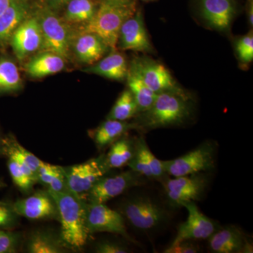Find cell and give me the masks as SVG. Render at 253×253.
Listing matches in <instances>:
<instances>
[{
  "label": "cell",
  "instance_id": "cell-40",
  "mask_svg": "<svg viewBox=\"0 0 253 253\" xmlns=\"http://www.w3.org/2000/svg\"><path fill=\"white\" fill-rule=\"evenodd\" d=\"M11 0H0V15L3 14L9 7Z\"/></svg>",
  "mask_w": 253,
  "mask_h": 253
},
{
  "label": "cell",
  "instance_id": "cell-39",
  "mask_svg": "<svg viewBox=\"0 0 253 253\" xmlns=\"http://www.w3.org/2000/svg\"><path fill=\"white\" fill-rule=\"evenodd\" d=\"M248 20L250 26H253V0H248L247 3Z\"/></svg>",
  "mask_w": 253,
  "mask_h": 253
},
{
  "label": "cell",
  "instance_id": "cell-19",
  "mask_svg": "<svg viewBox=\"0 0 253 253\" xmlns=\"http://www.w3.org/2000/svg\"><path fill=\"white\" fill-rule=\"evenodd\" d=\"M128 69L126 56L115 49L97 62L84 68V71L113 81H122L126 79Z\"/></svg>",
  "mask_w": 253,
  "mask_h": 253
},
{
  "label": "cell",
  "instance_id": "cell-27",
  "mask_svg": "<svg viewBox=\"0 0 253 253\" xmlns=\"http://www.w3.org/2000/svg\"><path fill=\"white\" fill-rule=\"evenodd\" d=\"M99 5L96 0H70L65 6V21L86 24L94 17Z\"/></svg>",
  "mask_w": 253,
  "mask_h": 253
},
{
  "label": "cell",
  "instance_id": "cell-38",
  "mask_svg": "<svg viewBox=\"0 0 253 253\" xmlns=\"http://www.w3.org/2000/svg\"><path fill=\"white\" fill-rule=\"evenodd\" d=\"M69 1L70 0H46V6L53 11H56L65 7Z\"/></svg>",
  "mask_w": 253,
  "mask_h": 253
},
{
  "label": "cell",
  "instance_id": "cell-20",
  "mask_svg": "<svg viewBox=\"0 0 253 253\" xmlns=\"http://www.w3.org/2000/svg\"><path fill=\"white\" fill-rule=\"evenodd\" d=\"M28 16L29 6L26 0H11L9 7L0 15V43L9 41Z\"/></svg>",
  "mask_w": 253,
  "mask_h": 253
},
{
  "label": "cell",
  "instance_id": "cell-43",
  "mask_svg": "<svg viewBox=\"0 0 253 253\" xmlns=\"http://www.w3.org/2000/svg\"><path fill=\"white\" fill-rule=\"evenodd\" d=\"M5 184L0 179V189H2L3 187H4Z\"/></svg>",
  "mask_w": 253,
  "mask_h": 253
},
{
  "label": "cell",
  "instance_id": "cell-2",
  "mask_svg": "<svg viewBox=\"0 0 253 253\" xmlns=\"http://www.w3.org/2000/svg\"><path fill=\"white\" fill-rule=\"evenodd\" d=\"M194 114V101L191 95L168 91L158 94L151 108L139 113L133 122L135 130L144 134L154 129L186 126Z\"/></svg>",
  "mask_w": 253,
  "mask_h": 253
},
{
  "label": "cell",
  "instance_id": "cell-8",
  "mask_svg": "<svg viewBox=\"0 0 253 253\" xmlns=\"http://www.w3.org/2000/svg\"><path fill=\"white\" fill-rule=\"evenodd\" d=\"M150 181L130 169L113 176L106 174L86 194L84 201L89 204H106L129 190L147 185Z\"/></svg>",
  "mask_w": 253,
  "mask_h": 253
},
{
  "label": "cell",
  "instance_id": "cell-31",
  "mask_svg": "<svg viewBox=\"0 0 253 253\" xmlns=\"http://www.w3.org/2000/svg\"><path fill=\"white\" fill-rule=\"evenodd\" d=\"M22 86V80L16 65L11 60L0 59V92H12Z\"/></svg>",
  "mask_w": 253,
  "mask_h": 253
},
{
  "label": "cell",
  "instance_id": "cell-3",
  "mask_svg": "<svg viewBox=\"0 0 253 253\" xmlns=\"http://www.w3.org/2000/svg\"><path fill=\"white\" fill-rule=\"evenodd\" d=\"M59 211L61 222L60 238L68 249L81 251L87 244L91 234L86 226L88 204L69 191H49Z\"/></svg>",
  "mask_w": 253,
  "mask_h": 253
},
{
  "label": "cell",
  "instance_id": "cell-28",
  "mask_svg": "<svg viewBox=\"0 0 253 253\" xmlns=\"http://www.w3.org/2000/svg\"><path fill=\"white\" fill-rule=\"evenodd\" d=\"M4 156L6 157L9 156L17 160L20 163L29 168L36 176L38 168L42 162L34 154L21 146L12 135L4 138Z\"/></svg>",
  "mask_w": 253,
  "mask_h": 253
},
{
  "label": "cell",
  "instance_id": "cell-45",
  "mask_svg": "<svg viewBox=\"0 0 253 253\" xmlns=\"http://www.w3.org/2000/svg\"><path fill=\"white\" fill-rule=\"evenodd\" d=\"M26 1H27V0H26Z\"/></svg>",
  "mask_w": 253,
  "mask_h": 253
},
{
  "label": "cell",
  "instance_id": "cell-33",
  "mask_svg": "<svg viewBox=\"0 0 253 253\" xmlns=\"http://www.w3.org/2000/svg\"><path fill=\"white\" fill-rule=\"evenodd\" d=\"M236 51L240 62L246 66L253 60V34L250 31L246 36L240 38L236 42Z\"/></svg>",
  "mask_w": 253,
  "mask_h": 253
},
{
  "label": "cell",
  "instance_id": "cell-25",
  "mask_svg": "<svg viewBox=\"0 0 253 253\" xmlns=\"http://www.w3.org/2000/svg\"><path fill=\"white\" fill-rule=\"evenodd\" d=\"M126 80L128 89L135 99L139 113L147 111L154 104L158 94L151 90L136 73L129 69Z\"/></svg>",
  "mask_w": 253,
  "mask_h": 253
},
{
  "label": "cell",
  "instance_id": "cell-32",
  "mask_svg": "<svg viewBox=\"0 0 253 253\" xmlns=\"http://www.w3.org/2000/svg\"><path fill=\"white\" fill-rule=\"evenodd\" d=\"M137 150L144 158L146 166L149 168L154 181H158L161 183L166 178L169 176L165 172L162 161L158 159L153 154L152 151L148 146L147 143L145 140L143 134L140 136H138Z\"/></svg>",
  "mask_w": 253,
  "mask_h": 253
},
{
  "label": "cell",
  "instance_id": "cell-29",
  "mask_svg": "<svg viewBox=\"0 0 253 253\" xmlns=\"http://www.w3.org/2000/svg\"><path fill=\"white\" fill-rule=\"evenodd\" d=\"M139 113L137 105L129 89H125L116 100L106 119L128 121Z\"/></svg>",
  "mask_w": 253,
  "mask_h": 253
},
{
  "label": "cell",
  "instance_id": "cell-17",
  "mask_svg": "<svg viewBox=\"0 0 253 253\" xmlns=\"http://www.w3.org/2000/svg\"><path fill=\"white\" fill-rule=\"evenodd\" d=\"M201 14L213 29L228 31L236 14L234 0H201Z\"/></svg>",
  "mask_w": 253,
  "mask_h": 253
},
{
  "label": "cell",
  "instance_id": "cell-5",
  "mask_svg": "<svg viewBox=\"0 0 253 253\" xmlns=\"http://www.w3.org/2000/svg\"><path fill=\"white\" fill-rule=\"evenodd\" d=\"M217 141L208 139L179 157L162 161L165 172L170 177L212 172L217 166Z\"/></svg>",
  "mask_w": 253,
  "mask_h": 253
},
{
  "label": "cell",
  "instance_id": "cell-26",
  "mask_svg": "<svg viewBox=\"0 0 253 253\" xmlns=\"http://www.w3.org/2000/svg\"><path fill=\"white\" fill-rule=\"evenodd\" d=\"M38 182L45 185L47 190L54 192L67 191L64 168L42 162L37 173Z\"/></svg>",
  "mask_w": 253,
  "mask_h": 253
},
{
  "label": "cell",
  "instance_id": "cell-4",
  "mask_svg": "<svg viewBox=\"0 0 253 253\" xmlns=\"http://www.w3.org/2000/svg\"><path fill=\"white\" fill-rule=\"evenodd\" d=\"M136 11L133 0L124 3L100 1L94 17L84 25L82 32L97 35L110 49H116L121 26Z\"/></svg>",
  "mask_w": 253,
  "mask_h": 253
},
{
  "label": "cell",
  "instance_id": "cell-30",
  "mask_svg": "<svg viewBox=\"0 0 253 253\" xmlns=\"http://www.w3.org/2000/svg\"><path fill=\"white\" fill-rule=\"evenodd\" d=\"M7 158L8 169L15 185L23 193L31 192L34 184L38 182L37 176L17 160L9 156Z\"/></svg>",
  "mask_w": 253,
  "mask_h": 253
},
{
  "label": "cell",
  "instance_id": "cell-13",
  "mask_svg": "<svg viewBox=\"0 0 253 253\" xmlns=\"http://www.w3.org/2000/svg\"><path fill=\"white\" fill-rule=\"evenodd\" d=\"M207 241L208 251L211 253H253L251 239L241 228L234 224L220 226Z\"/></svg>",
  "mask_w": 253,
  "mask_h": 253
},
{
  "label": "cell",
  "instance_id": "cell-10",
  "mask_svg": "<svg viewBox=\"0 0 253 253\" xmlns=\"http://www.w3.org/2000/svg\"><path fill=\"white\" fill-rule=\"evenodd\" d=\"M129 69L136 73L156 94L168 91L178 94H189L178 85L172 74L162 63L149 57H136L131 61Z\"/></svg>",
  "mask_w": 253,
  "mask_h": 253
},
{
  "label": "cell",
  "instance_id": "cell-11",
  "mask_svg": "<svg viewBox=\"0 0 253 253\" xmlns=\"http://www.w3.org/2000/svg\"><path fill=\"white\" fill-rule=\"evenodd\" d=\"M182 207L187 211V219L178 226L175 237L168 248L173 247L181 241L207 240L220 227L218 221L205 215L196 203H185Z\"/></svg>",
  "mask_w": 253,
  "mask_h": 253
},
{
  "label": "cell",
  "instance_id": "cell-44",
  "mask_svg": "<svg viewBox=\"0 0 253 253\" xmlns=\"http://www.w3.org/2000/svg\"><path fill=\"white\" fill-rule=\"evenodd\" d=\"M144 1H151V0H144Z\"/></svg>",
  "mask_w": 253,
  "mask_h": 253
},
{
  "label": "cell",
  "instance_id": "cell-7",
  "mask_svg": "<svg viewBox=\"0 0 253 253\" xmlns=\"http://www.w3.org/2000/svg\"><path fill=\"white\" fill-rule=\"evenodd\" d=\"M36 15L42 35V48L68 59L73 38L67 23L46 6Z\"/></svg>",
  "mask_w": 253,
  "mask_h": 253
},
{
  "label": "cell",
  "instance_id": "cell-12",
  "mask_svg": "<svg viewBox=\"0 0 253 253\" xmlns=\"http://www.w3.org/2000/svg\"><path fill=\"white\" fill-rule=\"evenodd\" d=\"M86 226L91 235L100 232L112 233L122 236L131 244L139 245L128 234L122 214L105 204H88Z\"/></svg>",
  "mask_w": 253,
  "mask_h": 253
},
{
  "label": "cell",
  "instance_id": "cell-41",
  "mask_svg": "<svg viewBox=\"0 0 253 253\" xmlns=\"http://www.w3.org/2000/svg\"><path fill=\"white\" fill-rule=\"evenodd\" d=\"M4 156V138L0 136V156Z\"/></svg>",
  "mask_w": 253,
  "mask_h": 253
},
{
  "label": "cell",
  "instance_id": "cell-36",
  "mask_svg": "<svg viewBox=\"0 0 253 253\" xmlns=\"http://www.w3.org/2000/svg\"><path fill=\"white\" fill-rule=\"evenodd\" d=\"M94 252L97 253H127L130 252L126 244L121 241L103 240L95 245Z\"/></svg>",
  "mask_w": 253,
  "mask_h": 253
},
{
  "label": "cell",
  "instance_id": "cell-14",
  "mask_svg": "<svg viewBox=\"0 0 253 253\" xmlns=\"http://www.w3.org/2000/svg\"><path fill=\"white\" fill-rule=\"evenodd\" d=\"M13 207L20 217L28 219L59 220L57 206L48 190L38 191L27 198L17 200Z\"/></svg>",
  "mask_w": 253,
  "mask_h": 253
},
{
  "label": "cell",
  "instance_id": "cell-6",
  "mask_svg": "<svg viewBox=\"0 0 253 253\" xmlns=\"http://www.w3.org/2000/svg\"><path fill=\"white\" fill-rule=\"evenodd\" d=\"M212 172H201L189 175L167 178L161 181L163 197L174 209L188 202L201 201L211 182Z\"/></svg>",
  "mask_w": 253,
  "mask_h": 253
},
{
  "label": "cell",
  "instance_id": "cell-18",
  "mask_svg": "<svg viewBox=\"0 0 253 253\" xmlns=\"http://www.w3.org/2000/svg\"><path fill=\"white\" fill-rule=\"evenodd\" d=\"M71 47L78 60L88 65L94 64L102 59L110 49L97 35L83 32L75 41L73 39Z\"/></svg>",
  "mask_w": 253,
  "mask_h": 253
},
{
  "label": "cell",
  "instance_id": "cell-42",
  "mask_svg": "<svg viewBox=\"0 0 253 253\" xmlns=\"http://www.w3.org/2000/svg\"><path fill=\"white\" fill-rule=\"evenodd\" d=\"M100 1H107L111 3H124L131 1V0H100Z\"/></svg>",
  "mask_w": 253,
  "mask_h": 253
},
{
  "label": "cell",
  "instance_id": "cell-15",
  "mask_svg": "<svg viewBox=\"0 0 253 253\" xmlns=\"http://www.w3.org/2000/svg\"><path fill=\"white\" fill-rule=\"evenodd\" d=\"M117 46L122 50L154 53V49L145 28L141 11L126 19L119 32Z\"/></svg>",
  "mask_w": 253,
  "mask_h": 253
},
{
  "label": "cell",
  "instance_id": "cell-22",
  "mask_svg": "<svg viewBox=\"0 0 253 253\" xmlns=\"http://www.w3.org/2000/svg\"><path fill=\"white\" fill-rule=\"evenodd\" d=\"M136 129L134 122L106 119L92 132V139L99 150L109 147L128 131Z\"/></svg>",
  "mask_w": 253,
  "mask_h": 253
},
{
  "label": "cell",
  "instance_id": "cell-34",
  "mask_svg": "<svg viewBox=\"0 0 253 253\" xmlns=\"http://www.w3.org/2000/svg\"><path fill=\"white\" fill-rule=\"evenodd\" d=\"M19 217L13 207V204L0 201V229L12 230L18 225Z\"/></svg>",
  "mask_w": 253,
  "mask_h": 253
},
{
  "label": "cell",
  "instance_id": "cell-9",
  "mask_svg": "<svg viewBox=\"0 0 253 253\" xmlns=\"http://www.w3.org/2000/svg\"><path fill=\"white\" fill-rule=\"evenodd\" d=\"M63 168L68 191L83 200L97 181L111 171L106 165L105 155Z\"/></svg>",
  "mask_w": 253,
  "mask_h": 253
},
{
  "label": "cell",
  "instance_id": "cell-1",
  "mask_svg": "<svg viewBox=\"0 0 253 253\" xmlns=\"http://www.w3.org/2000/svg\"><path fill=\"white\" fill-rule=\"evenodd\" d=\"M139 189L123 199L117 211L134 230L154 235L169 225L174 209L163 196L146 189L145 186Z\"/></svg>",
  "mask_w": 253,
  "mask_h": 253
},
{
  "label": "cell",
  "instance_id": "cell-24",
  "mask_svg": "<svg viewBox=\"0 0 253 253\" xmlns=\"http://www.w3.org/2000/svg\"><path fill=\"white\" fill-rule=\"evenodd\" d=\"M26 251L30 253H65L68 249L53 233L37 230L28 236L26 244Z\"/></svg>",
  "mask_w": 253,
  "mask_h": 253
},
{
  "label": "cell",
  "instance_id": "cell-35",
  "mask_svg": "<svg viewBox=\"0 0 253 253\" xmlns=\"http://www.w3.org/2000/svg\"><path fill=\"white\" fill-rule=\"evenodd\" d=\"M21 242V234L12 230L0 229V253L18 252Z\"/></svg>",
  "mask_w": 253,
  "mask_h": 253
},
{
  "label": "cell",
  "instance_id": "cell-21",
  "mask_svg": "<svg viewBox=\"0 0 253 253\" xmlns=\"http://www.w3.org/2000/svg\"><path fill=\"white\" fill-rule=\"evenodd\" d=\"M137 144L138 136H130L127 133L113 143L105 155L108 168L111 170L127 166L136 154Z\"/></svg>",
  "mask_w": 253,
  "mask_h": 253
},
{
  "label": "cell",
  "instance_id": "cell-16",
  "mask_svg": "<svg viewBox=\"0 0 253 253\" xmlns=\"http://www.w3.org/2000/svg\"><path fill=\"white\" fill-rule=\"evenodd\" d=\"M9 41L16 57L21 61L42 47V35L36 15L28 16Z\"/></svg>",
  "mask_w": 253,
  "mask_h": 253
},
{
  "label": "cell",
  "instance_id": "cell-37",
  "mask_svg": "<svg viewBox=\"0 0 253 253\" xmlns=\"http://www.w3.org/2000/svg\"><path fill=\"white\" fill-rule=\"evenodd\" d=\"M201 252V248L194 241H184L173 247L167 248L165 253H197Z\"/></svg>",
  "mask_w": 253,
  "mask_h": 253
},
{
  "label": "cell",
  "instance_id": "cell-23",
  "mask_svg": "<svg viewBox=\"0 0 253 253\" xmlns=\"http://www.w3.org/2000/svg\"><path fill=\"white\" fill-rule=\"evenodd\" d=\"M65 59L59 54L44 51L36 55L26 64L28 76L42 78L61 72L65 68Z\"/></svg>",
  "mask_w": 253,
  "mask_h": 253
}]
</instances>
